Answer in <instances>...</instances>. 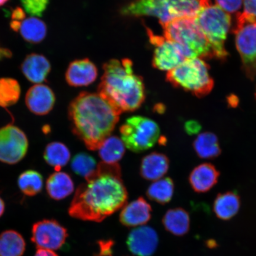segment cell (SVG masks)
Returning <instances> with one entry per match:
<instances>
[{"instance_id": "1", "label": "cell", "mask_w": 256, "mask_h": 256, "mask_svg": "<svg viewBox=\"0 0 256 256\" xmlns=\"http://www.w3.org/2000/svg\"><path fill=\"white\" fill-rule=\"evenodd\" d=\"M86 182L76 188L68 209L70 216L101 222L126 204L128 192L118 163L101 162Z\"/></svg>"}, {"instance_id": "2", "label": "cell", "mask_w": 256, "mask_h": 256, "mask_svg": "<svg viewBox=\"0 0 256 256\" xmlns=\"http://www.w3.org/2000/svg\"><path fill=\"white\" fill-rule=\"evenodd\" d=\"M120 114L98 92H81L68 110L73 134L91 151L98 150L111 136Z\"/></svg>"}, {"instance_id": "3", "label": "cell", "mask_w": 256, "mask_h": 256, "mask_svg": "<svg viewBox=\"0 0 256 256\" xmlns=\"http://www.w3.org/2000/svg\"><path fill=\"white\" fill-rule=\"evenodd\" d=\"M98 94L120 113L139 108L146 98L142 76L134 74L130 59L112 60L104 64Z\"/></svg>"}, {"instance_id": "4", "label": "cell", "mask_w": 256, "mask_h": 256, "mask_svg": "<svg viewBox=\"0 0 256 256\" xmlns=\"http://www.w3.org/2000/svg\"><path fill=\"white\" fill-rule=\"evenodd\" d=\"M200 8L194 20L212 49L213 55L220 60L228 56L225 42L232 24L230 14L211 0H200Z\"/></svg>"}, {"instance_id": "5", "label": "cell", "mask_w": 256, "mask_h": 256, "mask_svg": "<svg viewBox=\"0 0 256 256\" xmlns=\"http://www.w3.org/2000/svg\"><path fill=\"white\" fill-rule=\"evenodd\" d=\"M194 19H176L162 26L164 38L178 44L186 59L214 56L210 44Z\"/></svg>"}, {"instance_id": "6", "label": "cell", "mask_w": 256, "mask_h": 256, "mask_svg": "<svg viewBox=\"0 0 256 256\" xmlns=\"http://www.w3.org/2000/svg\"><path fill=\"white\" fill-rule=\"evenodd\" d=\"M166 79L174 87L190 92L198 98L209 94L214 88L209 66L200 58L186 60L168 72Z\"/></svg>"}, {"instance_id": "7", "label": "cell", "mask_w": 256, "mask_h": 256, "mask_svg": "<svg viewBox=\"0 0 256 256\" xmlns=\"http://www.w3.org/2000/svg\"><path fill=\"white\" fill-rule=\"evenodd\" d=\"M120 130V138L126 148L134 152H146L154 146L160 140V129L158 124L145 116L128 118Z\"/></svg>"}, {"instance_id": "8", "label": "cell", "mask_w": 256, "mask_h": 256, "mask_svg": "<svg viewBox=\"0 0 256 256\" xmlns=\"http://www.w3.org/2000/svg\"><path fill=\"white\" fill-rule=\"evenodd\" d=\"M30 142L24 131L14 124L0 128V162L18 164L28 152Z\"/></svg>"}, {"instance_id": "9", "label": "cell", "mask_w": 256, "mask_h": 256, "mask_svg": "<svg viewBox=\"0 0 256 256\" xmlns=\"http://www.w3.org/2000/svg\"><path fill=\"white\" fill-rule=\"evenodd\" d=\"M68 236L67 230L55 220H41L32 226L31 240L38 248L59 250Z\"/></svg>"}, {"instance_id": "10", "label": "cell", "mask_w": 256, "mask_h": 256, "mask_svg": "<svg viewBox=\"0 0 256 256\" xmlns=\"http://www.w3.org/2000/svg\"><path fill=\"white\" fill-rule=\"evenodd\" d=\"M148 34L152 44L156 46L152 59V66L154 68L168 72L186 60L178 44L164 37L156 36L149 30Z\"/></svg>"}, {"instance_id": "11", "label": "cell", "mask_w": 256, "mask_h": 256, "mask_svg": "<svg viewBox=\"0 0 256 256\" xmlns=\"http://www.w3.org/2000/svg\"><path fill=\"white\" fill-rule=\"evenodd\" d=\"M236 44L248 76L256 75V24L235 26Z\"/></svg>"}, {"instance_id": "12", "label": "cell", "mask_w": 256, "mask_h": 256, "mask_svg": "<svg viewBox=\"0 0 256 256\" xmlns=\"http://www.w3.org/2000/svg\"><path fill=\"white\" fill-rule=\"evenodd\" d=\"M121 14L130 17L152 16L164 26L172 20L167 0H134L121 9Z\"/></svg>"}, {"instance_id": "13", "label": "cell", "mask_w": 256, "mask_h": 256, "mask_svg": "<svg viewBox=\"0 0 256 256\" xmlns=\"http://www.w3.org/2000/svg\"><path fill=\"white\" fill-rule=\"evenodd\" d=\"M128 249L136 256H151L158 244V233L152 227L140 226L134 229L128 236Z\"/></svg>"}, {"instance_id": "14", "label": "cell", "mask_w": 256, "mask_h": 256, "mask_svg": "<svg viewBox=\"0 0 256 256\" xmlns=\"http://www.w3.org/2000/svg\"><path fill=\"white\" fill-rule=\"evenodd\" d=\"M56 98L54 91L46 84H35L26 94L25 104L31 113L37 116H44L53 110Z\"/></svg>"}, {"instance_id": "15", "label": "cell", "mask_w": 256, "mask_h": 256, "mask_svg": "<svg viewBox=\"0 0 256 256\" xmlns=\"http://www.w3.org/2000/svg\"><path fill=\"white\" fill-rule=\"evenodd\" d=\"M122 209L120 222L127 227L142 226L152 218V208L142 197L124 204Z\"/></svg>"}, {"instance_id": "16", "label": "cell", "mask_w": 256, "mask_h": 256, "mask_svg": "<svg viewBox=\"0 0 256 256\" xmlns=\"http://www.w3.org/2000/svg\"><path fill=\"white\" fill-rule=\"evenodd\" d=\"M97 76V67L88 59L76 60L70 63L66 74L67 83L76 88L92 84Z\"/></svg>"}, {"instance_id": "17", "label": "cell", "mask_w": 256, "mask_h": 256, "mask_svg": "<svg viewBox=\"0 0 256 256\" xmlns=\"http://www.w3.org/2000/svg\"><path fill=\"white\" fill-rule=\"evenodd\" d=\"M20 68L28 81L38 84L46 81L51 71V65L44 56L32 53L26 56Z\"/></svg>"}, {"instance_id": "18", "label": "cell", "mask_w": 256, "mask_h": 256, "mask_svg": "<svg viewBox=\"0 0 256 256\" xmlns=\"http://www.w3.org/2000/svg\"><path fill=\"white\" fill-rule=\"evenodd\" d=\"M169 166L167 156L164 154L153 152L142 159L140 174L146 180L154 182L164 177L168 170Z\"/></svg>"}, {"instance_id": "19", "label": "cell", "mask_w": 256, "mask_h": 256, "mask_svg": "<svg viewBox=\"0 0 256 256\" xmlns=\"http://www.w3.org/2000/svg\"><path fill=\"white\" fill-rule=\"evenodd\" d=\"M48 196L55 200L66 199L74 190V184L71 176L66 172H53L47 178L46 184Z\"/></svg>"}, {"instance_id": "20", "label": "cell", "mask_w": 256, "mask_h": 256, "mask_svg": "<svg viewBox=\"0 0 256 256\" xmlns=\"http://www.w3.org/2000/svg\"><path fill=\"white\" fill-rule=\"evenodd\" d=\"M220 172L209 163L197 166L191 172L190 182L193 190L198 193H204L213 188L218 180Z\"/></svg>"}, {"instance_id": "21", "label": "cell", "mask_w": 256, "mask_h": 256, "mask_svg": "<svg viewBox=\"0 0 256 256\" xmlns=\"http://www.w3.org/2000/svg\"><path fill=\"white\" fill-rule=\"evenodd\" d=\"M164 228L176 236H183L190 228V216L183 208H174L167 211L162 218Z\"/></svg>"}, {"instance_id": "22", "label": "cell", "mask_w": 256, "mask_h": 256, "mask_svg": "<svg viewBox=\"0 0 256 256\" xmlns=\"http://www.w3.org/2000/svg\"><path fill=\"white\" fill-rule=\"evenodd\" d=\"M44 159L56 172L60 171L71 159V152L65 144L54 142L48 144L44 149Z\"/></svg>"}, {"instance_id": "23", "label": "cell", "mask_w": 256, "mask_h": 256, "mask_svg": "<svg viewBox=\"0 0 256 256\" xmlns=\"http://www.w3.org/2000/svg\"><path fill=\"white\" fill-rule=\"evenodd\" d=\"M240 199L235 192H228L218 195L214 204V211L218 218L229 220L238 213Z\"/></svg>"}, {"instance_id": "24", "label": "cell", "mask_w": 256, "mask_h": 256, "mask_svg": "<svg viewBox=\"0 0 256 256\" xmlns=\"http://www.w3.org/2000/svg\"><path fill=\"white\" fill-rule=\"evenodd\" d=\"M47 31V26L43 20L38 18L30 17L22 22L18 32L27 42L38 44L46 39Z\"/></svg>"}, {"instance_id": "25", "label": "cell", "mask_w": 256, "mask_h": 256, "mask_svg": "<svg viewBox=\"0 0 256 256\" xmlns=\"http://www.w3.org/2000/svg\"><path fill=\"white\" fill-rule=\"evenodd\" d=\"M23 236L14 230L0 234V256H22L26 250Z\"/></svg>"}, {"instance_id": "26", "label": "cell", "mask_w": 256, "mask_h": 256, "mask_svg": "<svg viewBox=\"0 0 256 256\" xmlns=\"http://www.w3.org/2000/svg\"><path fill=\"white\" fill-rule=\"evenodd\" d=\"M98 151L102 162L116 164L123 158L126 146L120 138L110 136L104 140Z\"/></svg>"}, {"instance_id": "27", "label": "cell", "mask_w": 256, "mask_h": 256, "mask_svg": "<svg viewBox=\"0 0 256 256\" xmlns=\"http://www.w3.org/2000/svg\"><path fill=\"white\" fill-rule=\"evenodd\" d=\"M194 147L198 156L204 159L217 158L222 152L217 136L211 132L200 134L194 140Z\"/></svg>"}, {"instance_id": "28", "label": "cell", "mask_w": 256, "mask_h": 256, "mask_svg": "<svg viewBox=\"0 0 256 256\" xmlns=\"http://www.w3.org/2000/svg\"><path fill=\"white\" fill-rule=\"evenodd\" d=\"M18 185L22 193L33 197L40 193L44 186V178L35 170H28L18 176Z\"/></svg>"}, {"instance_id": "29", "label": "cell", "mask_w": 256, "mask_h": 256, "mask_svg": "<svg viewBox=\"0 0 256 256\" xmlns=\"http://www.w3.org/2000/svg\"><path fill=\"white\" fill-rule=\"evenodd\" d=\"M174 184L170 178H162L152 182L146 190V196L150 200L160 204L169 202L174 196Z\"/></svg>"}, {"instance_id": "30", "label": "cell", "mask_w": 256, "mask_h": 256, "mask_svg": "<svg viewBox=\"0 0 256 256\" xmlns=\"http://www.w3.org/2000/svg\"><path fill=\"white\" fill-rule=\"evenodd\" d=\"M172 19L194 18L200 8V0H167Z\"/></svg>"}, {"instance_id": "31", "label": "cell", "mask_w": 256, "mask_h": 256, "mask_svg": "<svg viewBox=\"0 0 256 256\" xmlns=\"http://www.w3.org/2000/svg\"><path fill=\"white\" fill-rule=\"evenodd\" d=\"M21 95V88L17 80L0 78V107L8 108L18 103Z\"/></svg>"}, {"instance_id": "32", "label": "cell", "mask_w": 256, "mask_h": 256, "mask_svg": "<svg viewBox=\"0 0 256 256\" xmlns=\"http://www.w3.org/2000/svg\"><path fill=\"white\" fill-rule=\"evenodd\" d=\"M98 164L94 156L86 152H80L72 158L71 168L76 174L87 178L98 168Z\"/></svg>"}, {"instance_id": "33", "label": "cell", "mask_w": 256, "mask_h": 256, "mask_svg": "<svg viewBox=\"0 0 256 256\" xmlns=\"http://www.w3.org/2000/svg\"><path fill=\"white\" fill-rule=\"evenodd\" d=\"M256 24V0H243V12L236 16V24Z\"/></svg>"}, {"instance_id": "34", "label": "cell", "mask_w": 256, "mask_h": 256, "mask_svg": "<svg viewBox=\"0 0 256 256\" xmlns=\"http://www.w3.org/2000/svg\"><path fill=\"white\" fill-rule=\"evenodd\" d=\"M50 0H20L22 7L31 17H42L46 11Z\"/></svg>"}, {"instance_id": "35", "label": "cell", "mask_w": 256, "mask_h": 256, "mask_svg": "<svg viewBox=\"0 0 256 256\" xmlns=\"http://www.w3.org/2000/svg\"><path fill=\"white\" fill-rule=\"evenodd\" d=\"M216 5L227 14H234L241 8L243 0H215Z\"/></svg>"}, {"instance_id": "36", "label": "cell", "mask_w": 256, "mask_h": 256, "mask_svg": "<svg viewBox=\"0 0 256 256\" xmlns=\"http://www.w3.org/2000/svg\"><path fill=\"white\" fill-rule=\"evenodd\" d=\"M184 129L188 135L192 136L199 133L201 130V126L200 123L196 121L188 120L184 124Z\"/></svg>"}, {"instance_id": "37", "label": "cell", "mask_w": 256, "mask_h": 256, "mask_svg": "<svg viewBox=\"0 0 256 256\" xmlns=\"http://www.w3.org/2000/svg\"><path fill=\"white\" fill-rule=\"evenodd\" d=\"M26 18V12L24 8H16L12 10V20L23 22Z\"/></svg>"}, {"instance_id": "38", "label": "cell", "mask_w": 256, "mask_h": 256, "mask_svg": "<svg viewBox=\"0 0 256 256\" xmlns=\"http://www.w3.org/2000/svg\"><path fill=\"white\" fill-rule=\"evenodd\" d=\"M34 256H58V255L50 250L38 248Z\"/></svg>"}, {"instance_id": "39", "label": "cell", "mask_w": 256, "mask_h": 256, "mask_svg": "<svg viewBox=\"0 0 256 256\" xmlns=\"http://www.w3.org/2000/svg\"><path fill=\"white\" fill-rule=\"evenodd\" d=\"M12 56V52L10 50L0 46V62L3 60L10 58Z\"/></svg>"}, {"instance_id": "40", "label": "cell", "mask_w": 256, "mask_h": 256, "mask_svg": "<svg viewBox=\"0 0 256 256\" xmlns=\"http://www.w3.org/2000/svg\"><path fill=\"white\" fill-rule=\"evenodd\" d=\"M22 22L12 20L10 24V26L12 30L14 32H18L19 30H20Z\"/></svg>"}, {"instance_id": "41", "label": "cell", "mask_w": 256, "mask_h": 256, "mask_svg": "<svg viewBox=\"0 0 256 256\" xmlns=\"http://www.w3.org/2000/svg\"><path fill=\"white\" fill-rule=\"evenodd\" d=\"M6 209V204L4 201L3 200L2 198L0 196V218L2 216L4 213Z\"/></svg>"}, {"instance_id": "42", "label": "cell", "mask_w": 256, "mask_h": 256, "mask_svg": "<svg viewBox=\"0 0 256 256\" xmlns=\"http://www.w3.org/2000/svg\"><path fill=\"white\" fill-rule=\"evenodd\" d=\"M8 2V0H0V7L3 5H4L6 3Z\"/></svg>"}, {"instance_id": "43", "label": "cell", "mask_w": 256, "mask_h": 256, "mask_svg": "<svg viewBox=\"0 0 256 256\" xmlns=\"http://www.w3.org/2000/svg\"><path fill=\"white\" fill-rule=\"evenodd\" d=\"M95 256H107L105 254H104V252L100 251V254H96Z\"/></svg>"}, {"instance_id": "44", "label": "cell", "mask_w": 256, "mask_h": 256, "mask_svg": "<svg viewBox=\"0 0 256 256\" xmlns=\"http://www.w3.org/2000/svg\"></svg>"}]
</instances>
